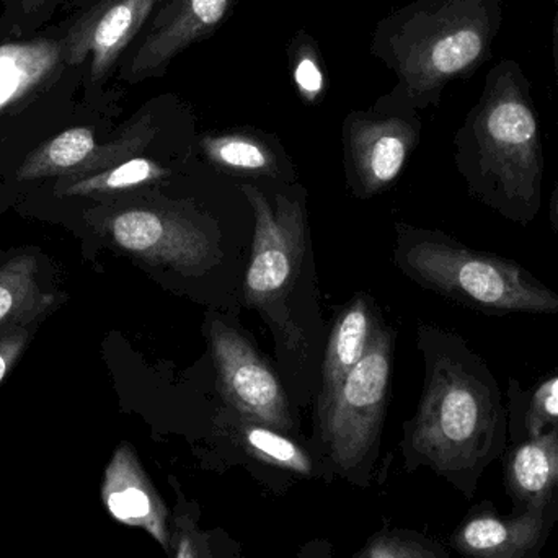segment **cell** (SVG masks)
Masks as SVG:
<instances>
[{
  "instance_id": "484cf974",
  "label": "cell",
  "mask_w": 558,
  "mask_h": 558,
  "mask_svg": "<svg viewBox=\"0 0 558 558\" xmlns=\"http://www.w3.org/2000/svg\"><path fill=\"white\" fill-rule=\"evenodd\" d=\"M26 341H28V330L23 327L5 328L0 335V383L25 350Z\"/></svg>"
},
{
  "instance_id": "5b68a950",
  "label": "cell",
  "mask_w": 558,
  "mask_h": 558,
  "mask_svg": "<svg viewBox=\"0 0 558 558\" xmlns=\"http://www.w3.org/2000/svg\"><path fill=\"white\" fill-rule=\"evenodd\" d=\"M392 369V338L374 330L366 353L315 415L318 456L331 477L354 487L373 485Z\"/></svg>"
},
{
  "instance_id": "6da1fadb",
  "label": "cell",
  "mask_w": 558,
  "mask_h": 558,
  "mask_svg": "<svg viewBox=\"0 0 558 558\" xmlns=\"http://www.w3.org/2000/svg\"><path fill=\"white\" fill-rule=\"evenodd\" d=\"M425 389L403 425L407 472L429 469L472 500L478 482L508 446V413L498 380L464 338L420 328Z\"/></svg>"
},
{
  "instance_id": "603a6c76",
  "label": "cell",
  "mask_w": 558,
  "mask_h": 558,
  "mask_svg": "<svg viewBox=\"0 0 558 558\" xmlns=\"http://www.w3.org/2000/svg\"><path fill=\"white\" fill-rule=\"evenodd\" d=\"M353 558H451L438 541L415 530L384 527Z\"/></svg>"
},
{
  "instance_id": "7c38bea8",
  "label": "cell",
  "mask_w": 558,
  "mask_h": 558,
  "mask_svg": "<svg viewBox=\"0 0 558 558\" xmlns=\"http://www.w3.org/2000/svg\"><path fill=\"white\" fill-rule=\"evenodd\" d=\"M418 140V120L409 114L351 113L344 146L360 192L376 195L396 182Z\"/></svg>"
},
{
  "instance_id": "d6986e66",
  "label": "cell",
  "mask_w": 558,
  "mask_h": 558,
  "mask_svg": "<svg viewBox=\"0 0 558 558\" xmlns=\"http://www.w3.org/2000/svg\"><path fill=\"white\" fill-rule=\"evenodd\" d=\"M508 442L537 438L558 426V371L523 389L520 380L508 384Z\"/></svg>"
},
{
  "instance_id": "3957f363",
  "label": "cell",
  "mask_w": 558,
  "mask_h": 558,
  "mask_svg": "<svg viewBox=\"0 0 558 558\" xmlns=\"http://www.w3.org/2000/svg\"><path fill=\"white\" fill-rule=\"evenodd\" d=\"M488 29L478 0H418L377 25L371 51L399 78L392 97L403 107L425 108L482 58Z\"/></svg>"
},
{
  "instance_id": "ac0fdd59",
  "label": "cell",
  "mask_w": 558,
  "mask_h": 558,
  "mask_svg": "<svg viewBox=\"0 0 558 558\" xmlns=\"http://www.w3.org/2000/svg\"><path fill=\"white\" fill-rule=\"evenodd\" d=\"M36 271L38 262L33 255H19L0 265V330L22 327L51 307L54 295L39 288Z\"/></svg>"
},
{
  "instance_id": "7402d4cb",
  "label": "cell",
  "mask_w": 558,
  "mask_h": 558,
  "mask_svg": "<svg viewBox=\"0 0 558 558\" xmlns=\"http://www.w3.org/2000/svg\"><path fill=\"white\" fill-rule=\"evenodd\" d=\"M167 170L159 163L144 157H133L118 166L108 167L105 172L84 177L78 182L65 186V195H90V193L120 192L136 189L146 183L156 182L167 175Z\"/></svg>"
},
{
  "instance_id": "4316f807",
  "label": "cell",
  "mask_w": 558,
  "mask_h": 558,
  "mask_svg": "<svg viewBox=\"0 0 558 558\" xmlns=\"http://www.w3.org/2000/svg\"><path fill=\"white\" fill-rule=\"evenodd\" d=\"M550 225H553L554 232L558 235V179L553 202H550Z\"/></svg>"
},
{
  "instance_id": "7a4b0ae2",
  "label": "cell",
  "mask_w": 558,
  "mask_h": 558,
  "mask_svg": "<svg viewBox=\"0 0 558 558\" xmlns=\"http://www.w3.org/2000/svg\"><path fill=\"white\" fill-rule=\"evenodd\" d=\"M456 147V166L478 203L521 228L537 218L546 162L536 111L513 74L492 78Z\"/></svg>"
},
{
  "instance_id": "d4e9b609",
  "label": "cell",
  "mask_w": 558,
  "mask_h": 558,
  "mask_svg": "<svg viewBox=\"0 0 558 558\" xmlns=\"http://www.w3.org/2000/svg\"><path fill=\"white\" fill-rule=\"evenodd\" d=\"M64 0H0L2 16L15 32L33 33L48 25Z\"/></svg>"
},
{
  "instance_id": "f1b7e54d",
  "label": "cell",
  "mask_w": 558,
  "mask_h": 558,
  "mask_svg": "<svg viewBox=\"0 0 558 558\" xmlns=\"http://www.w3.org/2000/svg\"><path fill=\"white\" fill-rule=\"evenodd\" d=\"M557 43H558V38H557Z\"/></svg>"
},
{
  "instance_id": "8992f818",
  "label": "cell",
  "mask_w": 558,
  "mask_h": 558,
  "mask_svg": "<svg viewBox=\"0 0 558 558\" xmlns=\"http://www.w3.org/2000/svg\"><path fill=\"white\" fill-rule=\"evenodd\" d=\"M84 81V69L71 59L65 20L19 33L0 16V124L65 100Z\"/></svg>"
},
{
  "instance_id": "cb8c5ba5",
  "label": "cell",
  "mask_w": 558,
  "mask_h": 558,
  "mask_svg": "<svg viewBox=\"0 0 558 558\" xmlns=\"http://www.w3.org/2000/svg\"><path fill=\"white\" fill-rule=\"evenodd\" d=\"M288 54L292 82L302 100L307 104L320 100L327 88V78H325L324 62L314 39L305 33H299L292 38Z\"/></svg>"
},
{
  "instance_id": "277c9868",
  "label": "cell",
  "mask_w": 558,
  "mask_h": 558,
  "mask_svg": "<svg viewBox=\"0 0 558 558\" xmlns=\"http://www.w3.org/2000/svg\"><path fill=\"white\" fill-rule=\"evenodd\" d=\"M397 262L413 281L482 314H558V292L523 265L465 247L439 231L405 229Z\"/></svg>"
},
{
  "instance_id": "9a60e30c",
  "label": "cell",
  "mask_w": 558,
  "mask_h": 558,
  "mask_svg": "<svg viewBox=\"0 0 558 558\" xmlns=\"http://www.w3.org/2000/svg\"><path fill=\"white\" fill-rule=\"evenodd\" d=\"M500 459L513 513L558 507V426L537 438L508 442Z\"/></svg>"
},
{
  "instance_id": "30bf717a",
  "label": "cell",
  "mask_w": 558,
  "mask_h": 558,
  "mask_svg": "<svg viewBox=\"0 0 558 558\" xmlns=\"http://www.w3.org/2000/svg\"><path fill=\"white\" fill-rule=\"evenodd\" d=\"M239 0H162L149 25L121 61L120 75L136 84L163 74L170 62L211 36Z\"/></svg>"
},
{
  "instance_id": "4fadbf2b",
  "label": "cell",
  "mask_w": 558,
  "mask_h": 558,
  "mask_svg": "<svg viewBox=\"0 0 558 558\" xmlns=\"http://www.w3.org/2000/svg\"><path fill=\"white\" fill-rule=\"evenodd\" d=\"M558 520V507L504 517L492 501L471 508L449 536L464 558H541Z\"/></svg>"
},
{
  "instance_id": "2e32d148",
  "label": "cell",
  "mask_w": 558,
  "mask_h": 558,
  "mask_svg": "<svg viewBox=\"0 0 558 558\" xmlns=\"http://www.w3.org/2000/svg\"><path fill=\"white\" fill-rule=\"evenodd\" d=\"M373 333L369 304L363 298H356L341 312L328 338L315 415L328 405L350 371L360 363Z\"/></svg>"
},
{
  "instance_id": "5bb4252c",
  "label": "cell",
  "mask_w": 558,
  "mask_h": 558,
  "mask_svg": "<svg viewBox=\"0 0 558 558\" xmlns=\"http://www.w3.org/2000/svg\"><path fill=\"white\" fill-rule=\"evenodd\" d=\"M100 497L105 510L117 523L143 530L169 556L172 511L130 442H121L114 449L101 478Z\"/></svg>"
},
{
  "instance_id": "9c48e42d",
  "label": "cell",
  "mask_w": 558,
  "mask_h": 558,
  "mask_svg": "<svg viewBox=\"0 0 558 558\" xmlns=\"http://www.w3.org/2000/svg\"><path fill=\"white\" fill-rule=\"evenodd\" d=\"M211 350L226 400L251 422L291 435L298 428L281 380L251 341L221 320L211 325Z\"/></svg>"
},
{
  "instance_id": "8fae6325",
  "label": "cell",
  "mask_w": 558,
  "mask_h": 558,
  "mask_svg": "<svg viewBox=\"0 0 558 558\" xmlns=\"http://www.w3.org/2000/svg\"><path fill=\"white\" fill-rule=\"evenodd\" d=\"M118 247L153 264L196 271L215 258V242L193 219L173 211L131 208L108 225Z\"/></svg>"
},
{
  "instance_id": "e0dca14e",
  "label": "cell",
  "mask_w": 558,
  "mask_h": 558,
  "mask_svg": "<svg viewBox=\"0 0 558 558\" xmlns=\"http://www.w3.org/2000/svg\"><path fill=\"white\" fill-rule=\"evenodd\" d=\"M175 494L172 510V546L169 558H244L242 546L222 527L202 524V507L189 497L177 478L169 477Z\"/></svg>"
},
{
  "instance_id": "44dd1931",
  "label": "cell",
  "mask_w": 558,
  "mask_h": 558,
  "mask_svg": "<svg viewBox=\"0 0 558 558\" xmlns=\"http://www.w3.org/2000/svg\"><path fill=\"white\" fill-rule=\"evenodd\" d=\"M202 147L215 166L232 173L265 175L278 172V156L267 140L254 133L208 134Z\"/></svg>"
},
{
  "instance_id": "83f0119b",
  "label": "cell",
  "mask_w": 558,
  "mask_h": 558,
  "mask_svg": "<svg viewBox=\"0 0 558 558\" xmlns=\"http://www.w3.org/2000/svg\"><path fill=\"white\" fill-rule=\"evenodd\" d=\"M90 2H92V0H81V2H78V3H81V9H82V7H85V5H87V3H90Z\"/></svg>"
},
{
  "instance_id": "ffe728a7",
  "label": "cell",
  "mask_w": 558,
  "mask_h": 558,
  "mask_svg": "<svg viewBox=\"0 0 558 558\" xmlns=\"http://www.w3.org/2000/svg\"><path fill=\"white\" fill-rule=\"evenodd\" d=\"M241 441L252 458L271 468L282 469L304 478H333L325 468L324 461L315 458L305 446L299 445L288 433L245 420L241 426Z\"/></svg>"
},
{
  "instance_id": "ba28073f",
  "label": "cell",
  "mask_w": 558,
  "mask_h": 558,
  "mask_svg": "<svg viewBox=\"0 0 558 558\" xmlns=\"http://www.w3.org/2000/svg\"><path fill=\"white\" fill-rule=\"evenodd\" d=\"M162 0H92L65 19L71 59L84 69V88L97 98Z\"/></svg>"
},
{
  "instance_id": "52a82bcc",
  "label": "cell",
  "mask_w": 558,
  "mask_h": 558,
  "mask_svg": "<svg viewBox=\"0 0 558 558\" xmlns=\"http://www.w3.org/2000/svg\"><path fill=\"white\" fill-rule=\"evenodd\" d=\"M255 213V239L245 277V301L284 324L281 308L294 288L305 254V213L301 203L279 196L271 205L257 186L244 185Z\"/></svg>"
}]
</instances>
